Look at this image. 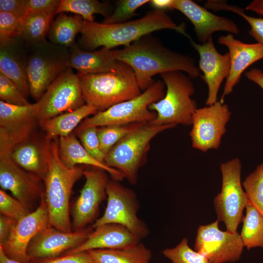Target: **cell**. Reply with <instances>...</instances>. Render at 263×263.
Here are the masks:
<instances>
[{
  "instance_id": "bcb514c9",
  "label": "cell",
  "mask_w": 263,
  "mask_h": 263,
  "mask_svg": "<svg viewBox=\"0 0 263 263\" xmlns=\"http://www.w3.org/2000/svg\"><path fill=\"white\" fill-rule=\"evenodd\" d=\"M245 75L249 80L258 84L263 90V71L260 69L253 68L247 71Z\"/></svg>"
},
{
  "instance_id": "d6986e66",
  "label": "cell",
  "mask_w": 263,
  "mask_h": 263,
  "mask_svg": "<svg viewBox=\"0 0 263 263\" xmlns=\"http://www.w3.org/2000/svg\"><path fill=\"white\" fill-rule=\"evenodd\" d=\"M40 180L21 169L9 155H0V185L29 209L44 192Z\"/></svg>"
},
{
  "instance_id": "f6af8a7d",
  "label": "cell",
  "mask_w": 263,
  "mask_h": 263,
  "mask_svg": "<svg viewBox=\"0 0 263 263\" xmlns=\"http://www.w3.org/2000/svg\"><path fill=\"white\" fill-rule=\"evenodd\" d=\"M17 222L12 219L0 215V245H2L7 241Z\"/></svg>"
},
{
  "instance_id": "d6a6232c",
  "label": "cell",
  "mask_w": 263,
  "mask_h": 263,
  "mask_svg": "<svg viewBox=\"0 0 263 263\" xmlns=\"http://www.w3.org/2000/svg\"><path fill=\"white\" fill-rule=\"evenodd\" d=\"M142 124L134 123L98 127L97 133L100 148L105 156L117 143Z\"/></svg>"
},
{
  "instance_id": "1f68e13d",
  "label": "cell",
  "mask_w": 263,
  "mask_h": 263,
  "mask_svg": "<svg viewBox=\"0 0 263 263\" xmlns=\"http://www.w3.org/2000/svg\"><path fill=\"white\" fill-rule=\"evenodd\" d=\"M245 216L243 217L242 229L240 234L244 246L248 250L263 248V216L248 202Z\"/></svg>"
},
{
  "instance_id": "44dd1931",
  "label": "cell",
  "mask_w": 263,
  "mask_h": 263,
  "mask_svg": "<svg viewBox=\"0 0 263 263\" xmlns=\"http://www.w3.org/2000/svg\"><path fill=\"white\" fill-rule=\"evenodd\" d=\"M217 42L227 47L230 59L229 74L220 100L224 103L225 97L232 92L243 73L252 64L263 58V46L258 43H244L230 33L221 36Z\"/></svg>"
},
{
  "instance_id": "d590c367",
  "label": "cell",
  "mask_w": 263,
  "mask_h": 263,
  "mask_svg": "<svg viewBox=\"0 0 263 263\" xmlns=\"http://www.w3.org/2000/svg\"><path fill=\"white\" fill-rule=\"evenodd\" d=\"M210 7L211 9L214 11H229L243 17L251 26L249 34L258 41L257 43L263 46V18L248 16L245 14L243 9L237 6L229 5L224 0H213Z\"/></svg>"
},
{
  "instance_id": "8fae6325",
  "label": "cell",
  "mask_w": 263,
  "mask_h": 263,
  "mask_svg": "<svg viewBox=\"0 0 263 263\" xmlns=\"http://www.w3.org/2000/svg\"><path fill=\"white\" fill-rule=\"evenodd\" d=\"M85 103L79 76L69 67L35 103L36 116L39 124L42 121L75 110Z\"/></svg>"
},
{
  "instance_id": "d4e9b609",
  "label": "cell",
  "mask_w": 263,
  "mask_h": 263,
  "mask_svg": "<svg viewBox=\"0 0 263 263\" xmlns=\"http://www.w3.org/2000/svg\"><path fill=\"white\" fill-rule=\"evenodd\" d=\"M113 49L103 47L100 50L87 51L75 44L70 48L69 67L78 74H94L113 71L118 69L122 62L113 56Z\"/></svg>"
},
{
  "instance_id": "5b68a950",
  "label": "cell",
  "mask_w": 263,
  "mask_h": 263,
  "mask_svg": "<svg viewBox=\"0 0 263 263\" xmlns=\"http://www.w3.org/2000/svg\"><path fill=\"white\" fill-rule=\"evenodd\" d=\"M167 87L163 98L149 106L156 113V118L150 122L155 125H192L193 113L197 109L191 98L195 92L189 76L180 71H169L160 75Z\"/></svg>"
},
{
  "instance_id": "4fadbf2b",
  "label": "cell",
  "mask_w": 263,
  "mask_h": 263,
  "mask_svg": "<svg viewBox=\"0 0 263 263\" xmlns=\"http://www.w3.org/2000/svg\"><path fill=\"white\" fill-rule=\"evenodd\" d=\"M39 125L35 103L11 105L0 101V155H9L18 144L35 134Z\"/></svg>"
},
{
  "instance_id": "c3c4849f",
  "label": "cell",
  "mask_w": 263,
  "mask_h": 263,
  "mask_svg": "<svg viewBox=\"0 0 263 263\" xmlns=\"http://www.w3.org/2000/svg\"><path fill=\"white\" fill-rule=\"evenodd\" d=\"M247 10H251L263 16V0H254L245 8Z\"/></svg>"
},
{
  "instance_id": "ab89813d",
  "label": "cell",
  "mask_w": 263,
  "mask_h": 263,
  "mask_svg": "<svg viewBox=\"0 0 263 263\" xmlns=\"http://www.w3.org/2000/svg\"><path fill=\"white\" fill-rule=\"evenodd\" d=\"M97 130L98 127H92L75 134L77 135L81 144L91 155L99 162L104 163L105 156L101 150Z\"/></svg>"
},
{
  "instance_id": "cb8c5ba5",
  "label": "cell",
  "mask_w": 263,
  "mask_h": 263,
  "mask_svg": "<svg viewBox=\"0 0 263 263\" xmlns=\"http://www.w3.org/2000/svg\"><path fill=\"white\" fill-rule=\"evenodd\" d=\"M24 41L18 37L0 45V72L11 79L26 95L29 94L27 66L29 53L23 47Z\"/></svg>"
},
{
  "instance_id": "5bb4252c",
  "label": "cell",
  "mask_w": 263,
  "mask_h": 263,
  "mask_svg": "<svg viewBox=\"0 0 263 263\" xmlns=\"http://www.w3.org/2000/svg\"><path fill=\"white\" fill-rule=\"evenodd\" d=\"M219 221L199 226L195 250L206 257L210 263H233L241 257L244 245L240 234L223 231Z\"/></svg>"
},
{
  "instance_id": "6da1fadb",
  "label": "cell",
  "mask_w": 263,
  "mask_h": 263,
  "mask_svg": "<svg viewBox=\"0 0 263 263\" xmlns=\"http://www.w3.org/2000/svg\"><path fill=\"white\" fill-rule=\"evenodd\" d=\"M113 56L132 69L138 86L145 91L155 81L153 76L173 71L185 72L191 78L200 76L199 69L190 56L171 50L157 38L145 35L121 49H113Z\"/></svg>"
},
{
  "instance_id": "681fc988",
  "label": "cell",
  "mask_w": 263,
  "mask_h": 263,
  "mask_svg": "<svg viewBox=\"0 0 263 263\" xmlns=\"http://www.w3.org/2000/svg\"><path fill=\"white\" fill-rule=\"evenodd\" d=\"M0 263H20L13 260L6 255L1 247L0 246Z\"/></svg>"
},
{
  "instance_id": "277c9868",
  "label": "cell",
  "mask_w": 263,
  "mask_h": 263,
  "mask_svg": "<svg viewBox=\"0 0 263 263\" xmlns=\"http://www.w3.org/2000/svg\"><path fill=\"white\" fill-rule=\"evenodd\" d=\"M77 75L85 103L94 107L97 112L141 94L132 69L124 62L113 71Z\"/></svg>"
},
{
  "instance_id": "60d3db41",
  "label": "cell",
  "mask_w": 263,
  "mask_h": 263,
  "mask_svg": "<svg viewBox=\"0 0 263 263\" xmlns=\"http://www.w3.org/2000/svg\"><path fill=\"white\" fill-rule=\"evenodd\" d=\"M20 19L10 13L0 12V45L19 37Z\"/></svg>"
},
{
  "instance_id": "f546056e",
  "label": "cell",
  "mask_w": 263,
  "mask_h": 263,
  "mask_svg": "<svg viewBox=\"0 0 263 263\" xmlns=\"http://www.w3.org/2000/svg\"><path fill=\"white\" fill-rule=\"evenodd\" d=\"M56 13L26 12L20 19L19 37L28 45L45 40Z\"/></svg>"
},
{
  "instance_id": "7c38bea8",
  "label": "cell",
  "mask_w": 263,
  "mask_h": 263,
  "mask_svg": "<svg viewBox=\"0 0 263 263\" xmlns=\"http://www.w3.org/2000/svg\"><path fill=\"white\" fill-rule=\"evenodd\" d=\"M230 117L227 105L220 101L197 108L192 116L189 132L192 147L204 152L217 149Z\"/></svg>"
},
{
  "instance_id": "83f0119b",
  "label": "cell",
  "mask_w": 263,
  "mask_h": 263,
  "mask_svg": "<svg viewBox=\"0 0 263 263\" xmlns=\"http://www.w3.org/2000/svg\"><path fill=\"white\" fill-rule=\"evenodd\" d=\"M96 263H150L152 253L143 243L119 249L90 250Z\"/></svg>"
},
{
  "instance_id": "f35d334b",
  "label": "cell",
  "mask_w": 263,
  "mask_h": 263,
  "mask_svg": "<svg viewBox=\"0 0 263 263\" xmlns=\"http://www.w3.org/2000/svg\"><path fill=\"white\" fill-rule=\"evenodd\" d=\"M0 215L18 221L31 211L19 200L0 190Z\"/></svg>"
},
{
  "instance_id": "e0dca14e",
  "label": "cell",
  "mask_w": 263,
  "mask_h": 263,
  "mask_svg": "<svg viewBox=\"0 0 263 263\" xmlns=\"http://www.w3.org/2000/svg\"><path fill=\"white\" fill-rule=\"evenodd\" d=\"M189 42L199 55V69L203 72L204 75L201 77L208 87L206 104L207 106L212 105L218 101L220 86L229 74V54L228 52L221 54L217 50L212 37L204 44L197 43L192 38Z\"/></svg>"
},
{
  "instance_id": "484cf974",
  "label": "cell",
  "mask_w": 263,
  "mask_h": 263,
  "mask_svg": "<svg viewBox=\"0 0 263 263\" xmlns=\"http://www.w3.org/2000/svg\"><path fill=\"white\" fill-rule=\"evenodd\" d=\"M58 152L61 162L69 168L83 164L106 170L112 179L120 181L124 179L119 171L99 162L91 155L73 133L58 138Z\"/></svg>"
},
{
  "instance_id": "4dcf8cb0",
  "label": "cell",
  "mask_w": 263,
  "mask_h": 263,
  "mask_svg": "<svg viewBox=\"0 0 263 263\" xmlns=\"http://www.w3.org/2000/svg\"><path fill=\"white\" fill-rule=\"evenodd\" d=\"M114 8L108 2L97 0H61L56 14L71 12L81 16L85 20L93 21L94 14L105 18L111 14Z\"/></svg>"
},
{
  "instance_id": "ac0fdd59",
  "label": "cell",
  "mask_w": 263,
  "mask_h": 263,
  "mask_svg": "<svg viewBox=\"0 0 263 263\" xmlns=\"http://www.w3.org/2000/svg\"><path fill=\"white\" fill-rule=\"evenodd\" d=\"M93 228L65 232L49 225L39 232L30 242L28 254L31 259L57 257L61 253L81 244Z\"/></svg>"
},
{
  "instance_id": "ba28073f",
  "label": "cell",
  "mask_w": 263,
  "mask_h": 263,
  "mask_svg": "<svg viewBox=\"0 0 263 263\" xmlns=\"http://www.w3.org/2000/svg\"><path fill=\"white\" fill-rule=\"evenodd\" d=\"M27 76L29 92L37 101L50 85L68 68L70 49L46 39L29 45Z\"/></svg>"
},
{
  "instance_id": "603a6c76",
  "label": "cell",
  "mask_w": 263,
  "mask_h": 263,
  "mask_svg": "<svg viewBox=\"0 0 263 263\" xmlns=\"http://www.w3.org/2000/svg\"><path fill=\"white\" fill-rule=\"evenodd\" d=\"M141 239L126 227L116 224H108L96 227L81 244L66 253L93 249H116L129 247L140 242Z\"/></svg>"
},
{
  "instance_id": "e575fe53",
  "label": "cell",
  "mask_w": 263,
  "mask_h": 263,
  "mask_svg": "<svg viewBox=\"0 0 263 263\" xmlns=\"http://www.w3.org/2000/svg\"><path fill=\"white\" fill-rule=\"evenodd\" d=\"M162 253L171 263H210L206 257L189 246L186 238L175 247L165 249Z\"/></svg>"
},
{
  "instance_id": "30bf717a",
  "label": "cell",
  "mask_w": 263,
  "mask_h": 263,
  "mask_svg": "<svg viewBox=\"0 0 263 263\" xmlns=\"http://www.w3.org/2000/svg\"><path fill=\"white\" fill-rule=\"evenodd\" d=\"M107 203L102 216L94 223L92 228L108 224L122 225L141 239L149 233L146 224L137 216L139 202L135 192L119 181L109 180L106 189Z\"/></svg>"
},
{
  "instance_id": "7dc6e473",
  "label": "cell",
  "mask_w": 263,
  "mask_h": 263,
  "mask_svg": "<svg viewBox=\"0 0 263 263\" xmlns=\"http://www.w3.org/2000/svg\"><path fill=\"white\" fill-rule=\"evenodd\" d=\"M173 0H151L150 3L155 9L172 10Z\"/></svg>"
},
{
  "instance_id": "2e32d148",
  "label": "cell",
  "mask_w": 263,
  "mask_h": 263,
  "mask_svg": "<svg viewBox=\"0 0 263 263\" xmlns=\"http://www.w3.org/2000/svg\"><path fill=\"white\" fill-rule=\"evenodd\" d=\"M49 224L46 201L43 193L38 207L19 220L7 241L0 245L9 258L20 263H28V246L35 236Z\"/></svg>"
},
{
  "instance_id": "836d02e7",
  "label": "cell",
  "mask_w": 263,
  "mask_h": 263,
  "mask_svg": "<svg viewBox=\"0 0 263 263\" xmlns=\"http://www.w3.org/2000/svg\"><path fill=\"white\" fill-rule=\"evenodd\" d=\"M248 202L263 216V163L242 183Z\"/></svg>"
},
{
  "instance_id": "b9f144b4",
  "label": "cell",
  "mask_w": 263,
  "mask_h": 263,
  "mask_svg": "<svg viewBox=\"0 0 263 263\" xmlns=\"http://www.w3.org/2000/svg\"><path fill=\"white\" fill-rule=\"evenodd\" d=\"M35 263H96L88 251L66 253L50 258L38 259Z\"/></svg>"
},
{
  "instance_id": "ee69618b",
  "label": "cell",
  "mask_w": 263,
  "mask_h": 263,
  "mask_svg": "<svg viewBox=\"0 0 263 263\" xmlns=\"http://www.w3.org/2000/svg\"><path fill=\"white\" fill-rule=\"evenodd\" d=\"M26 0H0V12L12 14L21 19L26 13Z\"/></svg>"
},
{
  "instance_id": "8992f818",
  "label": "cell",
  "mask_w": 263,
  "mask_h": 263,
  "mask_svg": "<svg viewBox=\"0 0 263 263\" xmlns=\"http://www.w3.org/2000/svg\"><path fill=\"white\" fill-rule=\"evenodd\" d=\"M176 127L143 123L117 143L106 154L104 163L119 171L131 184L137 183L138 172L147 161L151 140L159 133Z\"/></svg>"
},
{
  "instance_id": "74e56055",
  "label": "cell",
  "mask_w": 263,
  "mask_h": 263,
  "mask_svg": "<svg viewBox=\"0 0 263 263\" xmlns=\"http://www.w3.org/2000/svg\"><path fill=\"white\" fill-rule=\"evenodd\" d=\"M27 96L9 78L0 72V99L6 103L25 106L30 104Z\"/></svg>"
},
{
  "instance_id": "3957f363",
  "label": "cell",
  "mask_w": 263,
  "mask_h": 263,
  "mask_svg": "<svg viewBox=\"0 0 263 263\" xmlns=\"http://www.w3.org/2000/svg\"><path fill=\"white\" fill-rule=\"evenodd\" d=\"M84 169L69 168L61 162L58 152V137L51 138L48 169L44 179V195L49 224L63 231L72 232L70 199L75 184L83 175Z\"/></svg>"
},
{
  "instance_id": "8d00e7d4",
  "label": "cell",
  "mask_w": 263,
  "mask_h": 263,
  "mask_svg": "<svg viewBox=\"0 0 263 263\" xmlns=\"http://www.w3.org/2000/svg\"><path fill=\"white\" fill-rule=\"evenodd\" d=\"M149 0H119L116 3L113 12L102 23L106 24L121 23L129 21L135 15L139 7L149 3Z\"/></svg>"
},
{
  "instance_id": "f1b7e54d",
  "label": "cell",
  "mask_w": 263,
  "mask_h": 263,
  "mask_svg": "<svg viewBox=\"0 0 263 263\" xmlns=\"http://www.w3.org/2000/svg\"><path fill=\"white\" fill-rule=\"evenodd\" d=\"M84 19L78 15L58 14L52 21L48 37L49 41L60 46L70 48L75 44L76 36L81 33Z\"/></svg>"
},
{
  "instance_id": "52a82bcc",
  "label": "cell",
  "mask_w": 263,
  "mask_h": 263,
  "mask_svg": "<svg viewBox=\"0 0 263 263\" xmlns=\"http://www.w3.org/2000/svg\"><path fill=\"white\" fill-rule=\"evenodd\" d=\"M164 82L155 81L138 96L86 118L75 129V134L92 127L151 122L156 118V113L149 110V106L164 97Z\"/></svg>"
},
{
  "instance_id": "7a4b0ae2",
  "label": "cell",
  "mask_w": 263,
  "mask_h": 263,
  "mask_svg": "<svg viewBox=\"0 0 263 263\" xmlns=\"http://www.w3.org/2000/svg\"><path fill=\"white\" fill-rule=\"evenodd\" d=\"M171 29L189 39L186 25H178L164 10L153 9L138 19L125 22L106 24L84 20L79 47L87 51H93L99 47L108 49L119 46H127L141 37L152 32Z\"/></svg>"
},
{
  "instance_id": "4316f807",
  "label": "cell",
  "mask_w": 263,
  "mask_h": 263,
  "mask_svg": "<svg viewBox=\"0 0 263 263\" xmlns=\"http://www.w3.org/2000/svg\"><path fill=\"white\" fill-rule=\"evenodd\" d=\"M97 112L94 107L85 104L75 110L42 121L39 125L50 138L65 137L71 134L88 116Z\"/></svg>"
},
{
  "instance_id": "ffe728a7",
  "label": "cell",
  "mask_w": 263,
  "mask_h": 263,
  "mask_svg": "<svg viewBox=\"0 0 263 263\" xmlns=\"http://www.w3.org/2000/svg\"><path fill=\"white\" fill-rule=\"evenodd\" d=\"M172 9H176L186 16L194 26L198 41L206 43L217 31L238 34L240 29L232 19L209 11L191 0H173Z\"/></svg>"
},
{
  "instance_id": "7bdbcfd3",
  "label": "cell",
  "mask_w": 263,
  "mask_h": 263,
  "mask_svg": "<svg viewBox=\"0 0 263 263\" xmlns=\"http://www.w3.org/2000/svg\"><path fill=\"white\" fill-rule=\"evenodd\" d=\"M60 1L61 0H26V12L56 13Z\"/></svg>"
},
{
  "instance_id": "9c48e42d",
  "label": "cell",
  "mask_w": 263,
  "mask_h": 263,
  "mask_svg": "<svg viewBox=\"0 0 263 263\" xmlns=\"http://www.w3.org/2000/svg\"><path fill=\"white\" fill-rule=\"evenodd\" d=\"M220 169L222 188L213 201L217 220L225 223L227 231L235 233L242 221L243 212L248 202L241 181L242 164L238 158H235L222 163Z\"/></svg>"
},
{
  "instance_id": "7402d4cb",
  "label": "cell",
  "mask_w": 263,
  "mask_h": 263,
  "mask_svg": "<svg viewBox=\"0 0 263 263\" xmlns=\"http://www.w3.org/2000/svg\"><path fill=\"white\" fill-rule=\"evenodd\" d=\"M50 140L46 135L39 138L34 134L15 146L9 155L21 169L43 181L48 169Z\"/></svg>"
},
{
  "instance_id": "9a60e30c",
  "label": "cell",
  "mask_w": 263,
  "mask_h": 263,
  "mask_svg": "<svg viewBox=\"0 0 263 263\" xmlns=\"http://www.w3.org/2000/svg\"><path fill=\"white\" fill-rule=\"evenodd\" d=\"M108 174L106 170L95 167L84 169L85 183L72 210L74 231L84 229L96 220L100 205L107 196Z\"/></svg>"
}]
</instances>
